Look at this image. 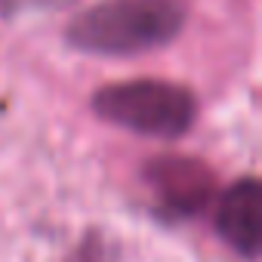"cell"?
I'll use <instances>...</instances> for the list:
<instances>
[{
  "instance_id": "cell-1",
  "label": "cell",
  "mask_w": 262,
  "mask_h": 262,
  "mask_svg": "<svg viewBox=\"0 0 262 262\" xmlns=\"http://www.w3.org/2000/svg\"><path fill=\"white\" fill-rule=\"evenodd\" d=\"M182 28L185 7L179 0H99L68 22L65 40L86 56L126 59L173 43Z\"/></svg>"
},
{
  "instance_id": "cell-2",
  "label": "cell",
  "mask_w": 262,
  "mask_h": 262,
  "mask_svg": "<svg viewBox=\"0 0 262 262\" xmlns=\"http://www.w3.org/2000/svg\"><path fill=\"white\" fill-rule=\"evenodd\" d=\"M99 120L145 139H179L198 120V99L188 86L161 77H133L102 86L93 96Z\"/></svg>"
},
{
  "instance_id": "cell-3",
  "label": "cell",
  "mask_w": 262,
  "mask_h": 262,
  "mask_svg": "<svg viewBox=\"0 0 262 262\" xmlns=\"http://www.w3.org/2000/svg\"><path fill=\"white\" fill-rule=\"evenodd\" d=\"M145 185L155 194L158 207L173 216H198L216 191L213 170L198 158L167 155L151 158L145 167Z\"/></svg>"
},
{
  "instance_id": "cell-4",
  "label": "cell",
  "mask_w": 262,
  "mask_h": 262,
  "mask_svg": "<svg viewBox=\"0 0 262 262\" xmlns=\"http://www.w3.org/2000/svg\"><path fill=\"white\" fill-rule=\"evenodd\" d=\"M216 234L219 241L253 262L262 253V182L256 176H244L228 185L216 204Z\"/></svg>"
},
{
  "instance_id": "cell-5",
  "label": "cell",
  "mask_w": 262,
  "mask_h": 262,
  "mask_svg": "<svg viewBox=\"0 0 262 262\" xmlns=\"http://www.w3.org/2000/svg\"><path fill=\"white\" fill-rule=\"evenodd\" d=\"M65 262H111V253H108V244L99 237V234H86Z\"/></svg>"
}]
</instances>
